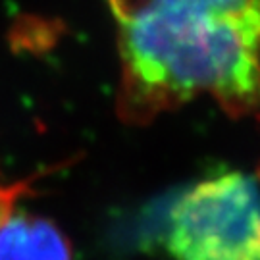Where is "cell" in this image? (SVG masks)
I'll return each instance as SVG.
<instances>
[{"label": "cell", "instance_id": "cell-3", "mask_svg": "<svg viewBox=\"0 0 260 260\" xmlns=\"http://www.w3.org/2000/svg\"><path fill=\"white\" fill-rule=\"evenodd\" d=\"M0 260H72V249L52 222L10 212L0 220Z\"/></svg>", "mask_w": 260, "mask_h": 260}, {"label": "cell", "instance_id": "cell-1", "mask_svg": "<svg viewBox=\"0 0 260 260\" xmlns=\"http://www.w3.org/2000/svg\"><path fill=\"white\" fill-rule=\"evenodd\" d=\"M120 110L150 120L199 96L230 114L260 103V0H108Z\"/></svg>", "mask_w": 260, "mask_h": 260}, {"label": "cell", "instance_id": "cell-2", "mask_svg": "<svg viewBox=\"0 0 260 260\" xmlns=\"http://www.w3.org/2000/svg\"><path fill=\"white\" fill-rule=\"evenodd\" d=\"M176 260H260V191L251 177L223 174L177 199L166 230Z\"/></svg>", "mask_w": 260, "mask_h": 260}]
</instances>
